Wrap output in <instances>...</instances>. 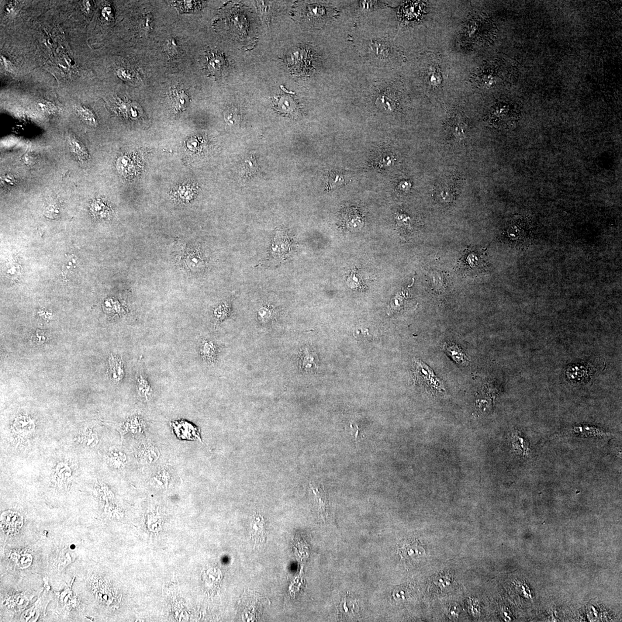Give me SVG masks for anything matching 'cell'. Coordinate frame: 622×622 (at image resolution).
Here are the masks:
<instances>
[{
  "mask_svg": "<svg viewBox=\"0 0 622 622\" xmlns=\"http://www.w3.org/2000/svg\"><path fill=\"white\" fill-rule=\"evenodd\" d=\"M413 367L415 382L418 385L432 395H444L446 390L444 383L431 368L417 359H414Z\"/></svg>",
  "mask_w": 622,
  "mask_h": 622,
  "instance_id": "1",
  "label": "cell"
},
{
  "mask_svg": "<svg viewBox=\"0 0 622 622\" xmlns=\"http://www.w3.org/2000/svg\"><path fill=\"white\" fill-rule=\"evenodd\" d=\"M486 262L485 256L476 250H466L459 263L460 269L468 275H476L485 271Z\"/></svg>",
  "mask_w": 622,
  "mask_h": 622,
  "instance_id": "2",
  "label": "cell"
},
{
  "mask_svg": "<svg viewBox=\"0 0 622 622\" xmlns=\"http://www.w3.org/2000/svg\"><path fill=\"white\" fill-rule=\"evenodd\" d=\"M291 251V241L282 230L277 231L274 242L272 245L270 256L276 261H284L288 258Z\"/></svg>",
  "mask_w": 622,
  "mask_h": 622,
  "instance_id": "3",
  "label": "cell"
},
{
  "mask_svg": "<svg viewBox=\"0 0 622 622\" xmlns=\"http://www.w3.org/2000/svg\"><path fill=\"white\" fill-rule=\"evenodd\" d=\"M23 524V518L19 513L9 510L1 514V528L6 535H15L18 534Z\"/></svg>",
  "mask_w": 622,
  "mask_h": 622,
  "instance_id": "4",
  "label": "cell"
},
{
  "mask_svg": "<svg viewBox=\"0 0 622 622\" xmlns=\"http://www.w3.org/2000/svg\"><path fill=\"white\" fill-rule=\"evenodd\" d=\"M250 535L255 544H263L267 538V523L265 517L260 514H255L252 518Z\"/></svg>",
  "mask_w": 622,
  "mask_h": 622,
  "instance_id": "5",
  "label": "cell"
},
{
  "mask_svg": "<svg viewBox=\"0 0 622 622\" xmlns=\"http://www.w3.org/2000/svg\"><path fill=\"white\" fill-rule=\"evenodd\" d=\"M206 67L213 76H220L227 67V61L223 54L218 51H210L207 55Z\"/></svg>",
  "mask_w": 622,
  "mask_h": 622,
  "instance_id": "6",
  "label": "cell"
},
{
  "mask_svg": "<svg viewBox=\"0 0 622 622\" xmlns=\"http://www.w3.org/2000/svg\"><path fill=\"white\" fill-rule=\"evenodd\" d=\"M511 444L515 454L523 458H527L531 455L530 445L518 431H513L511 433Z\"/></svg>",
  "mask_w": 622,
  "mask_h": 622,
  "instance_id": "7",
  "label": "cell"
},
{
  "mask_svg": "<svg viewBox=\"0 0 622 622\" xmlns=\"http://www.w3.org/2000/svg\"><path fill=\"white\" fill-rule=\"evenodd\" d=\"M160 455L159 449L150 443L141 445L138 451V459L143 465L152 464L156 462Z\"/></svg>",
  "mask_w": 622,
  "mask_h": 622,
  "instance_id": "8",
  "label": "cell"
},
{
  "mask_svg": "<svg viewBox=\"0 0 622 622\" xmlns=\"http://www.w3.org/2000/svg\"><path fill=\"white\" fill-rule=\"evenodd\" d=\"M443 348L445 352L458 365L463 366L469 365L470 360L468 355L458 345L454 342H445Z\"/></svg>",
  "mask_w": 622,
  "mask_h": 622,
  "instance_id": "9",
  "label": "cell"
},
{
  "mask_svg": "<svg viewBox=\"0 0 622 622\" xmlns=\"http://www.w3.org/2000/svg\"><path fill=\"white\" fill-rule=\"evenodd\" d=\"M171 480V474L168 467L161 466L152 475L150 483L159 489H167Z\"/></svg>",
  "mask_w": 622,
  "mask_h": 622,
  "instance_id": "10",
  "label": "cell"
},
{
  "mask_svg": "<svg viewBox=\"0 0 622 622\" xmlns=\"http://www.w3.org/2000/svg\"><path fill=\"white\" fill-rule=\"evenodd\" d=\"M109 376L114 382L122 380L124 375V368L122 359L117 354H112L109 359Z\"/></svg>",
  "mask_w": 622,
  "mask_h": 622,
  "instance_id": "11",
  "label": "cell"
},
{
  "mask_svg": "<svg viewBox=\"0 0 622 622\" xmlns=\"http://www.w3.org/2000/svg\"><path fill=\"white\" fill-rule=\"evenodd\" d=\"M275 107L280 112L290 114L295 112L296 102L293 96L289 93H287L286 89L276 97L275 99Z\"/></svg>",
  "mask_w": 622,
  "mask_h": 622,
  "instance_id": "12",
  "label": "cell"
},
{
  "mask_svg": "<svg viewBox=\"0 0 622 622\" xmlns=\"http://www.w3.org/2000/svg\"><path fill=\"white\" fill-rule=\"evenodd\" d=\"M200 357L207 364H213L215 362L218 355V347L214 342L210 340H203L200 343L199 347Z\"/></svg>",
  "mask_w": 622,
  "mask_h": 622,
  "instance_id": "13",
  "label": "cell"
},
{
  "mask_svg": "<svg viewBox=\"0 0 622 622\" xmlns=\"http://www.w3.org/2000/svg\"><path fill=\"white\" fill-rule=\"evenodd\" d=\"M195 193V187L192 184L187 183L179 186L177 189L174 190L172 192V195L174 199L177 200L179 202L187 203L193 198Z\"/></svg>",
  "mask_w": 622,
  "mask_h": 622,
  "instance_id": "14",
  "label": "cell"
},
{
  "mask_svg": "<svg viewBox=\"0 0 622 622\" xmlns=\"http://www.w3.org/2000/svg\"><path fill=\"white\" fill-rule=\"evenodd\" d=\"M171 97L173 106L176 112H182L188 107L190 102L189 97L183 90L178 88L173 89L171 91Z\"/></svg>",
  "mask_w": 622,
  "mask_h": 622,
  "instance_id": "15",
  "label": "cell"
},
{
  "mask_svg": "<svg viewBox=\"0 0 622 622\" xmlns=\"http://www.w3.org/2000/svg\"><path fill=\"white\" fill-rule=\"evenodd\" d=\"M137 391L141 398L145 401L150 400L153 395V389L146 376L138 375L137 378Z\"/></svg>",
  "mask_w": 622,
  "mask_h": 622,
  "instance_id": "16",
  "label": "cell"
},
{
  "mask_svg": "<svg viewBox=\"0 0 622 622\" xmlns=\"http://www.w3.org/2000/svg\"><path fill=\"white\" fill-rule=\"evenodd\" d=\"M311 490L314 496L317 503V506L319 509V512L322 516L327 514V510L328 509V500L326 493H325L324 489L321 486H317L314 487L312 484H310Z\"/></svg>",
  "mask_w": 622,
  "mask_h": 622,
  "instance_id": "17",
  "label": "cell"
},
{
  "mask_svg": "<svg viewBox=\"0 0 622 622\" xmlns=\"http://www.w3.org/2000/svg\"><path fill=\"white\" fill-rule=\"evenodd\" d=\"M126 431L133 433H143L146 430L147 424L143 417L138 415L131 417L124 425Z\"/></svg>",
  "mask_w": 622,
  "mask_h": 622,
  "instance_id": "18",
  "label": "cell"
},
{
  "mask_svg": "<svg viewBox=\"0 0 622 622\" xmlns=\"http://www.w3.org/2000/svg\"><path fill=\"white\" fill-rule=\"evenodd\" d=\"M302 355L301 365L304 371H313L317 368V357L313 352L306 349L303 351Z\"/></svg>",
  "mask_w": 622,
  "mask_h": 622,
  "instance_id": "19",
  "label": "cell"
},
{
  "mask_svg": "<svg viewBox=\"0 0 622 622\" xmlns=\"http://www.w3.org/2000/svg\"><path fill=\"white\" fill-rule=\"evenodd\" d=\"M14 428L17 433L27 434L31 433L34 430V423L29 417H19L16 419L14 423Z\"/></svg>",
  "mask_w": 622,
  "mask_h": 622,
  "instance_id": "20",
  "label": "cell"
},
{
  "mask_svg": "<svg viewBox=\"0 0 622 622\" xmlns=\"http://www.w3.org/2000/svg\"><path fill=\"white\" fill-rule=\"evenodd\" d=\"M78 259L74 255H67L62 265V273L66 276L72 275L78 272Z\"/></svg>",
  "mask_w": 622,
  "mask_h": 622,
  "instance_id": "21",
  "label": "cell"
},
{
  "mask_svg": "<svg viewBox=\"0 0 622 622\" xmlns=\"http://www.w3.org/2000/svg\"><path fill=\"white\" fill-rule=\"evenodd\" d=\"M341 610L342 614L352 618L357 613L358 607L354 600L351 598H345L341 604Z\"/></svg>",
  "mask_w": 622,
  "mask_h": 622,
  "instance_id": "22",
  "label": "cell"
},
{
  "mask_svg": "<svg viewBox=\"0 0 622 622\" xmlns=\"http://www.w3.org/2000/svg\"><path fill=\"white\" fill-rule=\"evenodd\" d=\"M109 453V461L114 467L122 468L127 461L126 456L124 453L117 451V449H113Z\"/></svg>",
  "mask_w": 622,
  "mask_h": 622,
  "instance_id": "23",
  "label": "cell"
},
{
  "mask_svg": "<svg viewBox=\"0 0 622 622\" xmlns=\"http://www.w3.org/2000/svg\"><path fill=\"white\" fill-rule=\"evenodd\" d=\"M189 253L188 255H186V264L188 262V264H187V265H188L190 266V268L192 269L202 268L205 265V263H204L202 257H200L198 252L192 251L189 252Z\"/></svg>",
  "mask_w": 622,
  "mask_h": 622,
  "instance_id": "24",
  "label": "cell"
},
{
  "mask_svg": "<svg viewBox=\"0 0 622 622\" xmlns=\"http://www.w3.org/2000/svg\"><path fill=\"white\" fill-rule=\"evenodd\" d=\"M225 120L230 125H235L240 122V115L237 110L228 109L224 114Z\"/></svg>",
  "mask_w": 622,
  "mask_h": 622,
  "instance_id": "25",
  "label": "cell"
},
{
  "mask_svg": "<svg viewBox=\"0 0 622 622\" xmlns=\"http://www.w3.org/2000/svg\"><path fill=\"white\" fill-rule=\"evenodd\" d=\"M78 112L86 122L91 125H95L97 123L96 117L91 110L84 107H79L78 108Z\"/></svg>",
  "mask_w": 622,
  "mask_h": 622,
  "instance_id": "26",
  "label": "cell"
},
{
  "mask_svg": "<svg viewBox=\"0 0 622 622\" xmlns=\"http://www.w3.org/2000/svg\"><path fill=\"white\" fill-rule=\"evenodd\" d=\"M257 168L255 158L254 157H250L245 159L242 164L241 171L244 174H250L257 170Z\"/></svg>",
  "mask_w": 622,
  "mask_h": 622,
  "instance_id": "27",
  "label": "cell"
},
{
  "mask_svg": "<svg viewBox=\"0 0 622 622\" xmlns=\"http://www.w3.org/2000/svg\"><path fill=\"white\" fill-rule=\"evenodd\" d=\"M57 478L60 479L61 482H69L71 479V471L68 466L64 464H60L57 466Z\"/></svg>",
  "mask_w": 622,
  "mask_h": 622,
  "instance_id": "28",
  "label": "cell"
},
{
  "mask_svg": "<svg viewBox=\"0 0 622 622\" xmlns=\"http://www.w3.org/2000/svg\"><path fill=\"white\" fill-rule=\"evenodd\" d=\"M230 311L229 304L224 303L217 308V309L214 311V316H215L218 321H220L227 316L230 313Z\"/></svg>",
  "mask_w": 622,
  "mask_h": 622,
  "instance_id": "29",
  "label": "cell"
},
{
  "mask_svg": "<svg viewBox=\"0 0 622 622\" xmlns=\"http://www.w3.org/2000/svg\"><path fill=\"white\" fill-rule=\"evenodd\" d=\"M378 99V103L380 105L383 107L386 110H392L394 106H395V101L393 100L392 96L389 95V94H383Z\"/></svg>",
  "mask_w": 622,
  "mask_h": 622,
  "instance_id": "30",
  "label": "cell"
},
{
  "mask_svg": "<svg viewBox=\"0 0 622 622\" xmlns=\"http://www.w3.org/2000/svg\"><path fill=\"white\" fill-rule=\"evenodd\" d=\"M274 315V311L272 308L268 307L262 308L259 311V316H260L262 320L265 323L269 322V321L272 320Z\"/></svg>",
  "mask_w": 622,
  "mask_h": 622,
  "instance_id": "31",
  "label": "cell"
},
{
  "mask_svg": "<svg viewBox=\"0 0 622 622\" xmlns=\"http://www.w3.org/2000/svg\"><path fill=\"white\" fill-rule=\"evenodd\" d=\"M575 431L577 432V433L583 432V434L597 435V436L599 435H602L603 434L602 431L597 429L596 428L588 427H586L584 428L582 427H577L575 428Z\"/></svg>",
  "mask_w": 622,
  "mask_h": 622,
  "instance_id": "32",
  "label": "cell"
},
{
  "mask_svg": "<svg viewBox=\"0 0 622 622\" xmlns=\"http://www.w3.org/2000/svg\"><path fill=\"white\" fill-rule=\"evenodd\" d=\"M32 562V557L29 554L22 555L17 559V563L21 568L29 567Z\"/></svg>",
  "mask_w": 622,
  "mask_h": 622,
  "instance_id": "33",
  "label": "cell"
},
{
  "mask_svg": "<svg viewBox=\"0 0 622 622\" xmlns=\"http://www.w3.org/2000/svg\"><path fill=\"white\" fill-rule=\"evenodd\" d=\"M441 199L444 201L449 202L453 200V194L448 190H442L440 194Z\"/></svg>",
  "mask_w": 622,
  "mask_h": 622,
  "instance_id": "34",
  "label": "cell"
},
{
  "mask_svg": "<svg viewBox=\"0 0 622 622\" xmlns=\"http://www.w3.org/2000/svg\"><path fill=\"white\" fill-rule=\"evenodd\" d=\"M399 187L401 190H404V191H406V190H409L410 188L411 184L408 182H403L400 183Z\"/></svg>",
  "mask_w": 622,
  "mask_h": 622,
  "instance_id": "35",
  "label": "cell"
}]
</instances>
